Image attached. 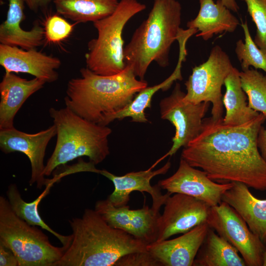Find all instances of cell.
Segmentation results:
<instances>
[{"label":"cell","mask_w":266,"mask_h":266,"mask_svg":"<svg viewBox=\"0 0 266 266\" xmlns=\"http://www.w3.org/2000/svg\"><path fill=\"white\" fill-rule=\"evenodd\" d=\"M56 129L55 149L44 171L50 175L56 168L77 158L86 156L95 165L110 154L108 137L112 130L80 116L68 107L49 109Z\"/></svg>","instance_id":"5"},{"label":"cell","mask_w":266,"mask_h":266,"mask_svg":"<svg viewBox=\"0 0 266 266\" xmlns=\"http://www.w3.org/2000/svg\"><path fill=\"white\" fill-rule=\"evenodd\" d=\"M233 66L229 55L218 45L211 49L208 59L192 69L185 83L187 93L185 101L197 104L202 102L212 103V118H223L224 105L222 87Z\"/></svg>","instance_id":"8"},{"label":"cell","mask_w":266,"mask_h":266,"mask_svg":"<svg viewBox=\"0 0 266 266\" xmlns=\"http://www.w3.org/2000/svg\"><path fill=\"white\" fill-rule=\"evenodd\" d=\"M257 146L262 157L266 162V128L262 126L258 134Z\"/></svg>","instance_id":"35"},{"label":"cell","mask_w":266,"mask_h":266,"mask_svg":"<svg viewBox=\"0 0 266 266\" xmlns=\"http://www.w3.org/2000/svg\"><path fill=\"white\" fill-rule=\"evenodd\" d=\"M182 7L176 0H154L147 18L134 32L124 49L126 66L144 80L148 67L155 62L169 64V52L181 30Z\"/></svg>","instance_id":"4"},{"label":"cell","mask_w":266,"mask_h":266,"mask_svg":"<svg viewBox=\"0 0 266 266\" xmlns=\"http://www.w3.org/2000/svg\"><path fill=\"white\" fill-rule=\"evenodd\" d=\"M200 8L197 16L187 23L188 29H195L207 41L214 34L223 32H233L239 25L238 19L233 15L221 0L215 3L213 0H199Z\"/></svg>","instance_id":"20"},{"label":"cell","mask_w":266,"mask_h":266,"mask_svg":"<svg viewBox=\"0 0 266 266\" xmlns=\"http://www.w3.org/2000/svg\"><path fill=\"white\" fill-rule=\"evenodd\" d=\"M225 6L231 11L237 12L239 10V6L235 0H221Z\"/></svg>","instance_id":"36"},{"label":"cell","mask_w":266,"mask_h":266,"mask_svg":"<svg viewBox=\"0 0 266 266\" xmlns=\"http://www.w3.org/2000/svg\"><path fill=\"white\" fill-rule=\"evenodd\" d=\"M8 2L6 19L0 25V43L26 50L41 46L45 39L43 27L36 23L30 31L21 27L25 18V0H8Z\"/></svg>","instance_id":"19"},{"label":"cell","mask_w":266,"mask_h":266,"mask_svg":"<svg viewBox=\"0 0 266 266\" xmlns=\"http://www.w3.org/2000/svg\"><path fill=\"white\" fill-rule=\"evenodd\" d=\"M69 223L71 243L54 266H114L124 255L147 251V244L110 227L95 209H85Z\"/></svg>","instance_id":"3"},{"label":"cell","mask_w":266,"mask_h":266,"mask_svg":"<svg viewBox=\"0 0 266 266\" xmlns=\"http://www.w3.org/2000/svg\"><path fill=\"white\" fill-rule=\"evenodd\" d=\"M158 185L170 194L189 195L211 207L222 201L223 195L233 187V182H215L203 170L190 166L181 158L176 171L169 177L160 180Z\"/></svg>","instance_id":"12"},{"label":"cell","mask_w":266,"mask_h":266,"mask_svg":"<svg viewBox=\"0 0 266 266\" xmlns=\"http://www.w3.org/2000/svg\"><path fill=\"white\" fill-rule=\"evenodd\" d=\"M226 92L223 97L226 115L223 118L224 124L237 126L244 124L259 115V113L248 106L247 97L243 90L240 82L239 71L233 67L227 76L224 84Z\"/></svg>","instance_id":"22"},{"label":"cell","mask_w":266,"mask_h":266,"mask_svg":"<svg viewBox=\"0 0 266 266\" xmlns=\"http://www.w3.org/2000/svg\"><path fill=\"white\" fill-rule=\"evenodd\" d=\"M76 24H71L57 14L50 16L45 22V38L52 43L60 42L69 36Z\"/></svg>","instance_id":"31"},{"label":"cell","mask_w":266,"mask_h":266,"mask_svg":"<svg viewBox=\"0 0 266 266\" xmlns=\"http://www.w3.org/2000/svg\"><path fill=\"white\" fill-rule=\"evenodd\" d=\"M0 65L5 71L28 73L46 83H52L59 78L57 69L61 66V61L36 48L24 50L0 43Z\"/></svg>","instance_id":"15"},{"label":"cell","mask_w":266,"mask_h":266,"mask_svg":"<svg viewBox=\"0 0 266 266\" xmlns=\"http://www.w3.org/2000/svg\"><path fill=\"white\" fill-rule=\"evenodd\" d=\"M95 210L109 226L130 233L131 209L129 206L117 207L107 199L98 200Z\"/></svg>","instance_id":"29"},{"label":"cell","mask_w":266,"mask_h":266,"mask_svg":"<svg viewBox=\"0 0 266 266\" xmlns=\"http://www.w3.org/2000/svg\"><path fill=\"white\" fill-rule=\"evenodd\" d=\"M241 26L244 34V42L239 39L236 42L235 52L242 70L248 69L252 66L266 73V50L260 48L255 44L250 35L246 21H241Z\"/></svg>","instance_id":"28"},{"label":"cell","mask_w":266,"mask_h":266,"mask_svg":"<svg viewBox=\"0 0 266 266\" xmlns=\"http://www.w3.org/2000/svg\"><path fill=\"white\" fill-rule=\"evenodd\" d=\"M159 211L144 205L131 211L130 234L146 244L156 242L159 233Z\"/></svg>","instance_id":"26"},{"label":"cell","mask_w":266,"mask_h":266,"mask_svg":"<svg viewBox=\"0 0 266 266\" xmlns=\"http://www.w3.org/2000/svg\"><path fill=\"white\" fill-rule=\"evenodd\" d=\"M209 229L206 221L176 238L148 244L162 266H191Z\"/></svg>","instance_id":"16"},{"label":"cell","mask_w":266,"mask_h":266,"mask_svg":"<svg viewBox=\"0 0 266 266\" xmlns=\"http://www.w3.org/2000/svg\"><path fill=\"white\" fill-rule=\"evenodd\" d=\"M263 266H266V250L264 256Z\"/></svg>","instance_id":"37"},{"label":"cell","mask_w":266,"mask_h":266,"mask_svg":"<svg viewBox=\"0 0 266 266\" xmlns=\"http://www.w3.org/2000/svg\"><path fill=\"white\" fill-rule=\"evenodd\" d=\"M0 243L13 252L19 266H54L66 250L53 245L40 230L17 216L3 196L0 197Z\"/></svg>","instance_id":"7"},{"label":"cell","mask_w":266,"mask_h":266,"mask_svg":"<svg viewBox=\"0 0 266 266\" xmlns=\"http://www.w3.org/2000/svg\"><path fill=\"white\" fill-rule=\"evenodd\" d=\"M29 8L34 12L46 9L54 0H25Z\"/></svg>","instance_id":"34"},{"label":"cell","mask_w":266,"mask_h":266,"mask_svg":"<svg viewBox=\"0 0 266 266\" xmlns=\"http://www.w3.org/2000/svg\"><path fill=\"white\" fill-rule=\"evenodd\" d=\"M80 73V77L68 82L66 106L87 120L103 126H107L112 115L126 107L148 86L144 80L136 79L129 66L112 75L98 74L87 67L81 68Z\"/></svg>","instance_id":"2"},{"label":"cell","mask_w":266,"mask_h":266,"mask_svg":"<svg viewBox=\"0 0 266 266\" xmlns=\"http://www.w3.org/2000/svg\"><path fill=\"white\" fill-rule=\"evenodd\" d=\"M266 119L260 113L244 124L232 126L224 124L223 118H203L200 134L184 147L181 158L215 182H240L266 191V162L257 146Z\"/></svg>","instance_id":"1"},{"label":"cell","mask_w":266,"mask_h":266,"mask_svg":"<svg viewBox=\"0 0 266 266\" xmlns=\"http://www.w3.org/2000/svg\"></svg>","instance_id":"38"},{"label":"cell","mask_w":266,"mask_h":266,"mask_svg":"<svg viewBox=\"0 0 266 266\" xmlns=\"http://www.w3.org/2000/svg\"><path fill=\"white\" fill-rule=\"evenodd\" d=\"M56 135V129L54 124L33 133L20 131L15 127L0 130V149L6 154L19 152L26 155L31 166L29 183L30 185L35 183L36 187L40 189L50 182L44 175V158L49 142Z\"/></svg>","instance_id":"11"},{"label":"cell","mask_w":266,"mask_h":266,"mask_svg":"<svg viewBox=\"0 0 266 266\" xmlns=\"http://www.w3.org/2000/svg\"><path fill=\"white\" fill-rule=\"evenodd\" d=\"M159 219V233L156 241L184 233L206 221L210 206L193 197L175 193L167 198Z\"/></svg>","instance_id":"13"},{"label":"cell","mask_w":266,"mask_h":266,"mask_svg":"<svg viewBox=\"0 0 266 266\" xmlns=\"http://www.w3.org/2000/svg\"><path fill=\"white\" fill-rule=\"evenodd\" d=\"M170 166L171 163L168 161L162 167L155 170H152V168H150L145 170L129 172L122 176H116L106 170H100L99 173L112 182L114 190L107 199L115 206L120 207L127 205L131 193L137 191L142 193H149L152 199L151 207L159 211L171 194L168 192L162 194L160 186L158 185L151 186L150 181L155 176L166 174Z\"/></svg>","instance_id":"14"},{"label":"cell","mask_w":266,"mask_h":266,"mask_svg":"<svg viewBox=\"0 0 266 266\" xmlns=\"http://www.w3.org/2000/svg\"><path fill=\"white\" fill-rule=\"evenodd\" d=\"M243 0L256 27L254 41L258 47L266 50V0Z\"/></svg>","instance_id":"30"},{"label":"cell","mask_w":266,"mask_h":266,"mask_svg":"<svg viewBox=\"0 0 266 266\" xmlns=\"http://www.w3.org/2000/svg\"><path fill=\"white\" fill-rule=\"evenodd\" d=\"M46 82L34 77L27 80L5 71L0 83V130L14 127L16 114L26 100Z\"/></svg>","instance_id":"17"},{"label":"cell","mask_w":266,"mask_h":266,"mask_svg":"<svg viewBox=\"0 0 266 266\" xmlns=\"http://www.w3.org/2000/svg\"><path fill=\"white\" fill-rule=\"evenodd\" d=\"M237 250L209 228L193 266H245Z\"/></svg>","instance_id":"21"},{"label":"cell","mask_w":266,"mask_h":266,"mask_svg":"<svg viewBox=\"0 0 266 266\" xmlns=\"http://www.w3.org/2000/svg\"><path fill=\"white\" fill-rule=\"evenodd\" d=\"M222 201L233 208L250 230L266 242V199L255 197L244 184L233 182V187L223 195Z\"/></svg>","instance_id":"18"},{"label":"cell","mask_w":266,"mask_h":266,"mask_svg":"<svg viewBox=\"0 0 266 266\" xmlns=\"http://www.w3.org/2000/svg\"><path fill=\"white\" fill-rule=\"evenodd\" d=\"M0 266H19L18 259L13 252L0 243Z\"/></svg>","instance_id":"33"},{"label":"cell","mask_w":266,"mask_h":266,"mask_svg":"<svg viewBox=\"0 0 266 266\" xmlns=\"http://www.w3.org/2000/svg\"><path fill=\"white\" fill-rule=\"evenodd\" d=\"M241 87L248 99V106L266 116V74L249 68L239 71Z\"/></svg>","instance_id":"27"},{"label":"cell","mask_w":266,"mask_h":266,"mask_svg":"<svg viewBox=\"0 0 266 266\" xmlns=\"http://www.w3.org/2000/svg\"><path fill=\"white\" fill-rule=\"evenodd\" d=\"M118 0H54L57 12L75 23H93L112 14Z\"/></svg>","instance_id":"23"},{"label":"cell","mask_w":266,"mask_h":266,"mask_svg":"<svg viewBox=\"0 0 266 266\" xmlns=\"http://www.w3.org/2000/svg\"><path fill=\"white\" fill-rule=\"evenodd\" d=\"M185 95L180 84L176 82L171 94L160 101L161 118L169 121L175 131L171 147L160 160L172 156L180 148L186 146L201 130L203 119L210 102L195 104L185 101L183 100Z\"/></svg>","instance_id":"10"},{"label":"cell","mask_w":266,"mask_h":266,"mask_svg":"<svg viewBox=\"0 0 266 266\" xmlns=\"http://www.w3.org/2000/svg\"><path fill=\"white\" fill-rule=\"evenodd\" d=\"M184 58L180 56L179 61L173 72L167 78L158 84L147 86L139 92L131 102L122 110L112 115L109 119V124L115 120H122L127 117L131 118V121L138 123H147L145 110L151 106L153 96L160 90H167L172 83L176 80H182L181 72V63Z\"/></svg>","instance_id":"25"},{"label":"cell","mask_w":266,"mask_h":266,"mask_svg":"<svg viewBox=\"0 0 266 266\" xmlns=\"http://www.w3.org/2000/svg\"><path fill=\"white\" fill-rule=\"evenodd\" d=\"M53 183L50 182L42 193L31 202H27L22 199L17 186L14 184L9 185L6 195L11 209L17 216L31 225L39 226L48 231L59 239L66 249L71 243V234L64 235L54 231L44 222L38 212L39 203L48 194Z\"/></svg>","instance_id":"24"},{"label":"cell","mask_w":266,"mask_h":266,"mask_svg":"<svg viewBox=\"0 0 266 266\" xmlns=\"http://www.w3.org/2000/svg\"><path fill=\"white\" fill-rule=\"evenodd\" d=\"M206 222L209 228L234 247L248 266H263L266 247L245 221L229 204L222 201L210 207Z\"/></svg>","instance_id":"9"},{"label":"cell","mask_w":266,"mask_h":266,"mask_svg":"<svg viewBox=\"0 0 266 266\" xmlns=\"http://www.w3.org/2000/svg\"><path fill=\"white\" fill-rule=\"evenodd\" d=\"M115 266H162L147 250L128 253L121 257Z\"/></svg>","instance_id":"32"},{"label":"cell","mask_w":266,"mask_h":266,"mask_svg":"<svg viewBox=\"0 0 266 266\" xmlns=\"http://www.w3.org/2000/svg\"><path fill=\"white\" fill-rule=\"evenodd\" d=\"M145 9L146 5L137 0H120L112 14L94 22L98 35L88 43L86 67L104 76L121 72L126 67L123 29L133 17Z\"/></svg>","instance_id":"6"}]
</instances>
